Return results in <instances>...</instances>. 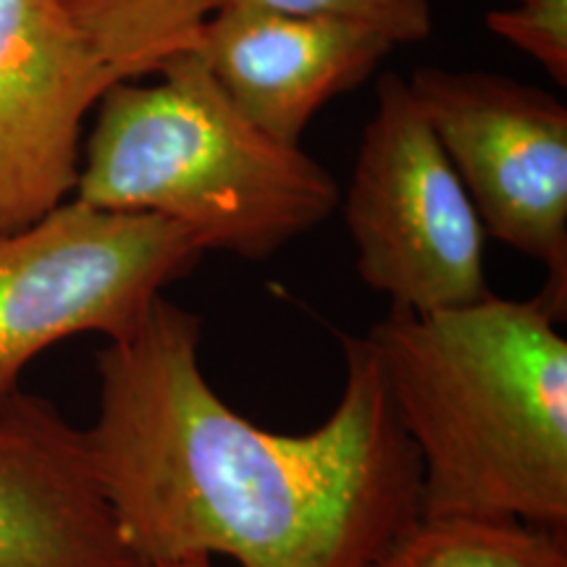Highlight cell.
I'll return each mask as SVG.
<instances>
[{
    "label": "cell",
    "mask_w": 567,
    "mask_h": 567,
    "mask_svg": "<svg viewBox=\"0 0 567 567\" xmlns=\"http://www.w3.org/2000/svg\"><path fill=\"white\" fill-rule=\"evenodd\" d=\"M203 318L158 297L97 354L87 434L124 542L147 567H373L421 523V460L365 337L342 334L344 386L308 434L234 413L200 365Z\"/></svg>",
    "instance_id": "cell-1"
},
{
    "label": "cell",
    "mask_w": 567,
    "mask_h": 567,
    "mask_svg": "<svg viewBox=\"0 0 567 567\" xmlns=\"http://www.w3.org/2000/svg\"><path fill=\"white\" fill-rule=\"evenodd\" d=\"M544 295L410 313L365 339L421 460V520L567 536V342Z\"/></svg>",
    "instance_id": "cell-2"
},
{
    "label": "cell",
    "mask_w": 567,
    "mask_h": 567,
    "mask_svg": "<svg viewBox=\"0 0 567 567\" xmlns=\"http://www.w3.org/2000/svg\"><path fill=\"white\" fill-rule=\"evenodd\" d=\"M155 76L105 90L74 200L166 218L205 252L245 260L271 258L337 210L334 176L247 122L200 55H176Z\"/></svg>",
    "instance_id": "cell-3"
},
{
    "label": "cell",
    "mask_w": 567,
    "mask_h": 567,
    "mask_svg": "<svg viewBox=\"0 0 567 567\" xmlns=\"http://www.w3.org/2000/svg\"><path fill=\"white\" fill-rule=\"evenodd\" d=\"M203 255L179 224L74 197L0 231V405L21 392V373L48 347L82 334L130 337Z\"/></svg>",
    "instance_id": "cell-4"
},
{
    "label": "cell",
    "mask_w": 567,
    "mask_h": 567,
    "mask_svg": "<svg viewBox=\"0 0 567 567\" xmlns=\"http://www.w3.org/2000/svg\"><path fill=\"white\" fill-rule=\"evenodd\" d=\"M342 210L360 279L392 308L436 313L492 295L476 205L400 74L375 87Z\"/></svg>",
    "instance_id": "cell-5"
},
{
    "label": "cell",
    "mask_w": 567,
    "mask_h": 567,
    "mask_svg": "<svg viewBox=\"0 0 567 567\" xmlns=\"http://www.w3.org/2000/svg\"><path fill=\"white\" fill-rule=\"evenodd\" d=\"M417 109L471 195L486 234L547 266L551 308L567 302V109L486 71L425 66L408 80Z\"/></svg>",
    "instance_id": "cell-6"
},
{
    "label": "cell",
    "mask_w": 567,
    "mask_h": 567,
    "mask_svg": "<svg viewBox=\"0 0 567 567\" xmlns=\"http://www.w3.org/2000/svg\"><path fill=\"white\" fill-rule=\"evenodd\" d=\"M113 82L59 0H0V231L74 197L84 118Z\"/></svg>",
    "instance_id": "cell-7"
},
{
    "label": "cell",
    "mask_w": 567,
    "mask_h": 567,
    "mask_svg": "<svg viewBox=\"0 0 567 567\" xmlns=\"http://www.w3.org/2000/svg\"><path fill=\"white\" fill-rule=\"evenodd\" d=\"M0 567H147L124 542L84 429L24 389L0 405Z\"/></svg>",
    "instance_id": "cell-8"
},
{
    "label": "cell",
    "mask_w": 567,
    "mask_h": 567,
    "mask_svg": "<svg viewBox=\"0 0 567 567\" xmlns=\"http://www.w3.org/2000/svg\"><path fill=\"white\" fill-rule=\"evenodd\" d=\"M389 51L384 38L347 21L221 6L193 53L247 122L300 147L316 113L358 87Z\"/></svg>",
    "instance_id": "cell-9"
},
{
    "label": "cell",
    "mask_w": 567,
    "mask_h": 567,
    "mask_svg": "<svg viewBox=\"0 0 567 567\" xmlns=\"http://www.w3.org/2000/svg\"><path fill=\"white\" fill-rule=\"evenodd\" d=\"M116 80L158 74L176 55L195 51L197 34L218 0H59Z\"/></svg>",
    "instance_id": "cell-10"
},
{
    "label": "cell",
    "mask_w": 567,
    "mask_h": 567,
    "mask_svg": "<svg viewBox=\"0 0 567 567\" xmlns=\"http://www.w3.org/2000/svg\"><path fill=\"white\" fill-rule=\"evenodd\" d=\"M373 567H567V536L515 520H421Z\"/></svg>",
    "instance_id": "cell-11"
},
{
    "label": "cell",
    "mask_w": 567,
    "mask_h": 567,
    "mask_svg": "<svg viewBox=\"0 0 567 567\" xmlns=\"http://www.w3.org/2000/svg\"><path fill=\"white\" fill-rule=\"evenodd\" d=\"M221 6H250L295 17H321L365 27L389 45H417L434 30L431 0H218Z\"/></svg>",
    "instance_id": "cell-12"
},
{
    "label": "cell",
    "mask_w": 567,
    "mask_h": 567,
    "mask_svg": "<svg viewBox=\"0 0 567 567\" xmlns=\"http://www.w3.org/2000/svg\"><path fill=\"white\" fill-rule=\"evenodd\" d=\"M486 27L567 84V0H515L513 9L488 11Z\"/></svg>",
    "instance_id": "cell-13"
},
{
    "label": "cell",
    "mask_w": 567,
    "mask_h": 567,
    "mask_svg": "<svg viewBox=\"0 0 567 567\" xmlns=\"http://www.w3.org/2000/svg\"><path fill=\"white\" fill-rule=\"evenodd\" d=\"M166 567H213V563L208 557H197V559H187V563H176Z\"/></svg>",
    "instance_id": "cell-14"
}]
</instances>
